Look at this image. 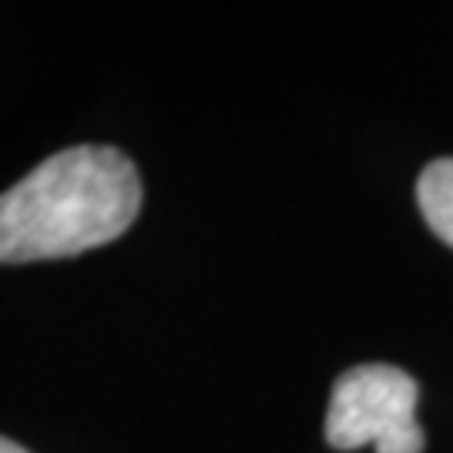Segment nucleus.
<instances>
[{
    "label": "nucleus",
    "instance_id": "3",
    "mask_svg": "<svg viewBox=\"0 0 453 453\" xmlns=\"http://www.w3.org/2000/svg\"><path fill=\"white\" fill-rule=\"evenodd\" d=\"M417 205L434 235L453 249V158H437L420 172Z\"/></svg>",
    "mask_w": 453,
    "mask_h": 453
},
{
    "label": "nucleus",
    "instance_id": "4",
    "mask_svg": "<svg viewBox=\"0 0 453 453\" xmlns=\"http://www.w3.org/2000/svg\"><path fill=\"white\" fill-rule=\"evenodd\" d=\"M0 453H31V450H24V447H20V443H14V440L0 437Z\"/></svg>",
    "mask_w": 453,
    "mask_h": 453
},
{
    "label": "nucleus",
    "instance_id": "1",
    "mask_svg": "<svg viewBox=\"0 0 453 453\" xmlns=\"http://www.w3.org/2000/svg\"><path fill=\"white\" fill-rule=\"evenodd\" d=\"M142 209V179L125 151L74 145L0 195V262L81 256L121 239Z\"/></svg>",
    "mask_w": 453,
    "mask_h": 453
},
{
    "label": "nucleus",
    "instance_id": "2",
    "mask_svg": "<svg viewBox=\"0 0 453 453\" xmlns=\"http://www.w3.org/2000/svg\"><path fill=\"white\" fill-rule=\"evenodd\" d=\"M420 387L410 372L387 363H363L346 370L333 387L326 413V440L336 450L423 453L426 440L417 423Z\"/></svg>",
    "mask_w": 453,
    "mask_h": 453
}]
</instances>
